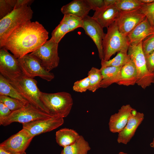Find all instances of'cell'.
Segmentation results:
<instances>
[{"label":"cell","instance_id":"31","mask_svg":"<svg viewBox=\"0 0 154 154\" xmlns=\"http://www.w3.org/2000/svg\"><path fill=\"white\" fill-rule=\"evenodd\" d=\"M17 0H0V19L5 17L14 10Z\"/></svg>","mask_w":154,"mask_h":154},{"label":"cell","instance_id":"2","mask_svg":"<svg viewBox=\"0 0 154 154\" xmlns=\"http://www.w3.org/2000/svg\"><path fill=\"white\" fill-rule=\"evenodd\" d=\"M40 99L52 117H66L73 105L71 94L65 92L51 93L41 92Z\"/></svg>","mask_w":154,"mask_h":154},{"label":"cell","instance_id":"1","mask_svg":"<svg viewBox=\"0 0 154 154\" xmlns=\"http://www.w3.org/2000/svg\"><path fill=\"white\" fill-rule=\"evenodd\" d=\"M48 33L38 21H29L9 35L3 46L17 58L39 48L48 38Z\"/></svg>","mask_w":154,"mask_h":154},{"label":"cell","instance_id":"24","mask_svg":"<svg viewBox=\"0 0 154 154\" xmlns=\"http://www.w3.org/2000/svg\"><path fill=\"white\" fill-rule=\"evenodd\" d=\"M63 154H87L91 148L82 135L72 144L63 148Z\"/></svg>","mask_w":154,"mask_h":154},{"label":"cell","instance_id":"3","mask_svg":"<svg viewBox=\"0 0 154 154\" xmlns=\"http://www.w3.org/2000/svg\"><path fill=\"white\" fill-rule=\"evenodd\" d=\"M33 12L30 6L15 9L0 19V48L3 47L9 35L15 29L31 21Z\"/></svg>","mask_w":154,"mask_h":154},{"label":"cell","instance_id":"16","mask_svg":"<svg viewBox=\"0 0 154 154\" xmlns=\"http://www.w3.org/2000/svg\"><path fill=\"white\" fill-rule=\"evenodd\" d=\"M132 109L129 104L123 105L117 113L111 116L108 125L111 132L118 133L122 130L131 115Z\"/></svg>","mask_w":154,"mask_h":154},{"label":"cell","instance_id":"33","mask_svg":"<svg viewBox=\"0 0 154 154\" xmlns=\"http://www.w3.org/2000/svg\"><path fill=\"white\" fill-rule=\"evenodd\" d=\"M90 86V78L88 76L75 82L74 84L72 89L76 92H83L88 90Z\"/></svg>","mask_w":154,"mask_h":154},{"label":"cell","instance_id":"15","mask_svg":"<svg viewBox=\"0 0 154 154\" xmlns=\"http://www.w3.org/2000/svg\"><path fill=\"white\" fill-rule=\"evenodd\" d=\"M144 114L133 108L131 115L126 125L118 133L117 142L119 143L127 144L133 136L138 127L144 119Z\"/></svg>","mask_w":154,"mask_h":154},{"label":"cell","instance_id":"9","mask_svg":"<svg viewBox=\"0 0 154 154\" xmlns=\"http://www.w3.org/2000/svg\"><path fill=\"white\" fill-rule=\"evenodd\" d=\"M23 73L31 78L38 76L49 82L54 77V74L45 70L41 65L40 60L30 53L18 58Z\"/></svg>","mask_w":154,"mask_h":154},{"label":"cell","instance_id":"34","mask_svg":"<svg viewBox=\"0 0 154 154\" xmlns=\"http://www.w3.org/2000/svg\"><path fill=\"white\" fill-rule=\"evenodd\" d=\"M142 46L145 55L154 51V33L148 36L142 41Z\"/></svg>","mask_w":154,"mask_h":154},{"label":"cell","instance_id":"14","mask_svg":"<svg viewBox=\"0 0 154 154\" xmlns=\"http://www.w3.org/2000/svg\"><path fill=\"white\" fill-rule=\"evenodd\" d=\"M83 21V28L85 33L90 37L96 45L99 58L101 60L103 58L102 43L105 35L103 28L92 17L88 15L84 18Z\"/></svg>","mask_w":154,"mask_h":154},{"label":"cell","instance_id":"26","mask_svg":"<svg viewBox=\"0 0 154 154\" xmlns=\"http://www.w3.org/2000/svg\"><path fill=\"white\" fill-rule=\"evenodd\" d=\"M90 78L89 91L95 92L99 88L100 83L102 79V76L100 69L92 67L88 74Z\"/></svg>","mask_w":154,"mask_h":154},{"label":"cell","instance_id":"40","mask_svg":"<svg viewBox=\"0 0 154 154\" xmlns=\"http://www.w3.org/2000/svg\"><path fill=\"white\" fill-rule=\"evenodd\" d=\"M142 4H148L154 2V0H139Z\"/></svg>","mask_w":154,"mask_h":154},{"label":"cell","instance_id":"36","mask_svg":"<svg viewBox=\"0 0 154 154\" xmlns=\"http://www.w3.org/2000/svg\"><path fill=\"white\" fill-rule=\"evenodd\" d=\"M92 9L95 11L105 7L104 0H87Z\"/></svg>","mask_w":154,"mask_h":154},{"label":"cell","instance_id":"8","mask_svg":"<svg viewBox=\"0 0 154 154\" xmlns=\"http://www.w3.org/2000/svg\"><path fill=\"white\" fill-rule=\"evenodd\" d=\"M58 44L51 38L39 48L30 54L40 61L46 70L50 72L58 66L60 58L58 53Z\"/></svg>","mask_w":154,"mask_h":154},{"label":"cell","instance_id":"22","mask_svg":"<svg viewBox=\"0 0 154 154\" xmlns=\"http://www.w3.org/2000/svg\"><path fill=\"white\" fill-rule=\"evenodd\" d=\"M55 135L56 143L63 148L74 143L80 136L75 130L66 128L57 131Z\"/></svg>","mask_w":154,"mask_h":154},{"label":"cell","instance_id":"28","mask_svg":"<svg viewBox=\"0 0 154 154\" xmlns=\"http://www.w3.org/2000/svg\"><path fill=\"white\" fill-rule=\"evenodd\" d=\"M0 102L4 104L12 112L23 108L27 104L19 100L4 96H0Z\"/></svg>","mask_w":154,"mask_h":154},{"label":"cell","instance_id":"17","mask_svg":"<svg viewBox=\"0 0 154 154\" xmlns=\"http://www.w3.org/2000/svg\"><path fill=\"white\" fill-rule=\"evenodd\" d=\"M154 33V27L146 17L127 36L129 45L138 44L149 36Z\"/></svg>","mask_w":154,"mask_h":154},{"label":"cell","instance_id":"29","mask_svg":"<svg viewBox=\"0 0 154 154\" xmlns=\"http://www.w3.org/2000/svg\"><path fill=\"white\" fill-rule=\"evenodd\" d=\"M61 21L68 25L70 32L73 31L79 27L83 28L84 26L83 19L73 15H64Z\"/></svg>","mask_w":154,"mask_h":154},{"label":"cell","instance_id":"13","mask_svg":"<svg viewBox=\"0 0 154 154\" xmlns=\"http://www.w3.org/2000/svg\"><path fill=\"white\" fill-rule=\"evenodd\" d=\"M64 122L63 118L53 117L23 124V128L34 137L41 133L53 130L62 125Z\"/></svg>","mask_w":154,"mask_h":154},{"label":"cell","instance_id":"20","mask_svg":"<svg viewBox=\"0 0 154 154\" xmlns=\"http://www.w3.org/2000/svg\"><path fill=\"white\" fill-rule=\"evenodd\" d=\"M137 79L136 69L134 64L130 60L122 67L117 84L126 86L133 85L136 84Z\"/></svg>","mask_w":154,"mask_h":154},{"label":"cell","instance_id":"44","mask_svg":"<svg viewBox=\"0 0 154 154\" xmlns=\"http://www.w3.org/2000/svg\"><path fill=\"white\" fill-rule=\"evenodd\" d=\"M63 154V153L62 152V151H61V154Z\"/></svg>","mask_w":154,"mask_h":154},{"label":"cell","instance_id":"23","mask_svg":"<svg viewBox=\"0 0 154 154\" xmlns=\"http://www.w3.org/2000/svg\"><path fill=\"white\" fill-rule=\"evenodd\" d=\"M4 96L19 100L26 104L29 103L1 74H0V96Z\"/></svg>","mask_w":154,"mask_h":154},{"label":"cell","instance_id":"32","mask_svg":"<svg viewBox=\"0 0 154 154\" xmlns=\"http://www.w3.org/2000/svg\"><path fill=\"white\" fill-rule=\"evenodd\" d=\"M139 9L147 18L151 25L154 27V2L142 4Z\"/></svg>","mask_w":154,"mask_h":154},{"label":"cell","instance_id":"11","mask_svg":"<svg viewBox=\"0 0 154 154\" xmlns=\"http://www.w3.org/2000/svg\"><path fill=\"white\" fill-rule=\"evenodd\" d=\"M146 18L139 9L130 11H119L115 22L119 31L127 37Z\"/></svg>","mask_w":154,"mask_h":154},{"label":"cell","instance_id":"10","mask_svg":"<svg viewBox=\"0 0 154 154\" xmlns=\"http://www.w3.org/2000/svg\"><path fill=\"white\" fill-rule=\"evenodd\" d=\"M34 137L22 128L0 144V148L12 154H22L29 147Z\"/></svg>","mask_w":154,"mask_h":154},{"label":"cell","instance_id":"43","mask_svg":"<svg viewBox=\"0 0 154 154\" xmlns=\"http://www.w3.org/2000/svg\"><path fill=\"white\" fill-rule=\"evenodd\" d=\"M118 154H128L126 153H124L123 152H120Z\"/></svg>","mask_w":154,"mask_h":154},{"label":"cell","instance_id":"37","mask_svg":"<svg viewBox=\"0 0 154 154\" xmlns=\"http://www.w3.org/2000/svg\"><path fill=\"white\" fill-rule=\"evenodd\" d=\"M11 112L4 104L0 102V121L7 117Z\"/></svg>","mask_w":154,"mask_h":154},{"label":"cell","instance_id":"39","mask_svg":"<svg viewBox=\"0 0 154 154\" xmlns=\"http://www.w3.org/2000/svg\"><path fill=\"white\" fill-rule=\"evenodd\" d=\"M117 0H104L105 6L111 7L115 5Z\"/></svg>","mask_w":154,"mask_h":154},{"label":"cell","instance_id":"30","mask_svg":"<svg viewBox=\"0 0 154 154\" xmlns=\"http://www.w3.org/2000/svg\"><path fill=\"white\" fill-rule=\"evenodd\" d=\"M69 32V29L68 25L60 21L59 24L52 31L51 38L58 44L64 36Z\"/></svg>","mask_w":154,"mask_h":154},{"label":"cell","instance_id":"41","mask_svg":"<svg viewBox=\"0 0 154 154\" xmlns=\"http://www.w3.org/2000/svg\"><path fill=\"white\" fill-rule=\"evenodd\" d=\"M0 154H12L0 148ZM22 154H27L26 152Z\"/></svg>","mask_w":154,"mask_h":154},{"label":"cell","instance_id":"6","mask_svg":"<svg viewBox=\"0 0 154 154\" xmlns=\"http://www.w3.org/2000/svg\"><path fill=\"white\" fill-rule=\"evenodd\" d=\"M142 44V42L137 45H129L127 54L136 69L137 79L136 84L145 89L154 83V73H150L147 69Z\"/></svg>","mask_w":154,"mask_h":154},{"label":"cell","instance_id":"19","mask_svg":"<svg viewBox=\"0 0 154 154\" xmlns=\"http://www.w3.org/2000/svg\"><path fill=\"white\" fill-rule=\"evenodd\" d=\"M119 11L115 5L105 7L95 11L92 17L103 28H107L115 22Z\"/></svg>","mask_w":154,"mask_h":154},{"label":"cell","instance_id":"27","mask_svg":"<svg viewBox=\"0 0 154 154\" xmlns=\"http://www.w3.org/2000/svg\"><path fill=\"white\" fill-rule=\"evenodd\" d=\"M142 4L139 0H117L115 5L119 11H127L139 9Z\"/></svg>","mask_w":154,"mask_h":154},{"label":"cell","instance_id":"7","mask_svg":"<svg viewBox=\"0 0 154 154\" xmlns=\"http://www.w3.org/2000/svg\"><path fill=\"white\" fill-rule=\"evenodd\" d=\"M52 117H53L50 114L37 109L29 103L23 108L12 112L7 117L0 121V125L6 126L14 122L23 124L37 120Z\"/></svg>","mask_w":154,"mask_h":154},{"label":"cell","instance_id":"38","mask_svg":"<svg viewBox=\"0 0 154 154\" xmlns=\"http://www.w3.org/2000/svg\"><path fill=\"white\" fill-rule=\"evenodd\" d=\"M34 1V0H17L15 9L19 8L24 6H30Z\"/></svg>","mask_w":154,"mask_h":154},{"label":"cell","instance_id":"5","mask_svg":"<svg viewBox=\"0 0 154 154\" xmlns=\"http://www.w3.org/2000/svg\"><path fill=\"white\" fill-rule=\"evenodd\" d=\"M107 28L102 43L103 60L106 61L116 52L127 53L129 45L127 37L119 31L115 22Z\"/></svg>","mask_w":154,"mask_h":154},{"label":"cell","instance_id":"4","mask_svg":"<svg viewBox=\"0 0 154 154\" xmlns=\"http://www.w3.org/2000/svg\"><path fill=\"white\" fill-rule=\"evenodd\" d=\"M8 81L30 104L49 114L40 100L41 91L38 87L36 80L29 78L23 74L19 77Z\"/></svg>","mask_w":154,"mask_h":154},{"label":"cell","instance_id":"35","mask_svg":"<svg viewBox=\"0 0 154 154\" xmlns=\"http://www.w3.org/2000/svg\"><path fill=\"white\" fill-rule=\"evenodd\" d=\"M145 56L147 70L150 73H154V51Z\"/></svg>","mask_w":154,"mask_h":154},{"label":"cell","instance_id":"42","mask_svg":"<svg viewBox=\"0 0 154 154\" xmlns=\"http://www.w3.org/2000/svg\"><path fill=\"white\" fill-rule=\"evenodd\" d=\"M150 145L151 147L154 148V138L153 139L152 142L150 143Z\"/></svg>","mask_w":154,"mask_h":154},{"label":"cell","instance_id":"18","mask_svg":"<svg viewBox=\"0 0 154 154\" xmlns=\"http://www.w3.org/2000/svg\"><path fill=\"white\" fill-rule=\"evenodd\" d=\"M91 8L87 0H74L63 6L60 10L64 15H71L84 19Z\"/></svg>","mask_w":154,"mask_h":154},{"label":"cell","instance_id":"21","mask_svg":"<svg viewBox=\"0 0 154 154\" xmlns=\"http://www.w3.org/2000/svg\"><path fill=\"white\" fill-rule=\"evenodd\" d=\"M122 67L108 66L100 69L102 79L99 86L100 88H105L114 83L117 84L119 79Z\"/></svg>","mask_w":154,"mask_h":154},{"label":"cell","instance_id":"25","mask_svg":"<svg viewBox=\"0 0 154 154\" xmlns=\"http://www.w3.org/2000/svg\"><path fill=\"white\" fill-rule=\"evenodd\" d=\"M131 60L127 53L120 51L113 58L106 61L103 59L101 61V68L108 66L122 67Z\"/></svg>","mask_w":154,"mask_h":154},{"label":"cell","instance_id":"12","mask_svg":"<svg viewBox=\"0 0 154 154\" xmlns=\"http://www.w3.org/2000/svg\"><path fill=\"white\" fill-rule=\"evenodd\" d=\"M0 72L7 80L15 78L23 74L18 58L4 47L0 49Z\"/></svg>","mask_w":154,"mask_h":154}]
</instances>
